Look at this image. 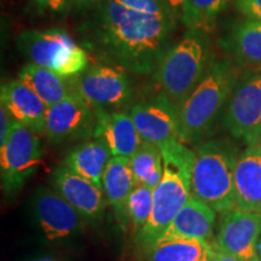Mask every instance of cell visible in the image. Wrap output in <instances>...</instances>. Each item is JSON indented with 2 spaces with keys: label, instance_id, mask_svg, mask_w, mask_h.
<instances>
[{
  "label": "cell",
  "instance_id": "13",
  "mask_svg": "<svg viewBox=\"0 0 261 261\" xmlns=\"http://www.w3.org/2000/svg\"><path fill=\"white\" fill-rule=\"evenodd\" d=\"M261 237V213L240 208L225 213L218 233L215 249L252 261Z\"/></svg>",
  "mask_w": 261,
  "mask_h": 261
},
{
  "label": "cell",
  "instance_id": "37",
  "mask_svg": "<svg viewBox=\"0 0 261 261\" xmlns=\"http://www.w3.org/2000/svg\"><path fill=\"white\" fill-rule=\"evenodd\" d=\"M74 2V0H70V3H73Z\"/></svg>",
  "mask_w": 261,
  "mask_h": 261
},
{
  "label": "cell",
  "instance_id": "20",
  "mask_svg": "<svg viewBox=\"0 0 261 261\" xmlns=\"http://www.w3.org/2000/svg\"><path fill=\"white\" fill-rule=\"evenodd\" d=\"M112 158L108 146L93 138L71 150L64 159L63 165L81 177L102 187L104 171Z\"/></svg>",
  "mask_w": 261,
  "mask_h": 261
},
{
  "label": "cell",
  "instance_id": "16",
  "mask_svg": "<svg viewBox=\"0 0 261 261\" xmlns=\"http://www.w3.org/2000/svg\"><path fill=\"white\" fill-rule=\"evenodd\" d=\"M2 106L11 114L12 119L28 127L37 135L45 133L47 106L44 100L21 80L3 84L0 93Z\"/></svg>",
  "mask_w": 261,
  "mask_h": 261
},
{
  "label": "cell",
  "instance_id": "14",
  "mask_svg": "<svg viewBox=\"0 0 261 261\" xmlns=\"http://www.w3.org/2000/svg\"><path fill=\"white\" fill-rule=\"evenodd\" d=\"M52 180L56 190L87 220L102 217L107 203L102 187L81 177L64 165L55 169Z\"/></svg>",
  "mask_w": 261,
  "mask_h": 261
},
{
  "label": "cell",
  "instance_id": "31",
  "mask_svg": "<svg viewBox=\"0 0 261 261\" xmlns=\"http://www.w3.org/2000/svg\"><path fill=\"white\" fill-rule=\"evenodd\" d=\"M214 249H215V248H214ZM213 261H244V260L240 259V257L233 256V255H230V254L220 252V250H218V249H215Z\"/></svg>",
  "mask_w": 261,
  "mask_h": 261
},
{
  "label": "cell",
  "instance_id": "3",
  "mask_svg": "<svg viewBox=\"0 0 261 261\" xmlns=\"http://www.w3.org/2000/svg\"><path fill=\"white\" fill-rule=\"evenodd\" d=\"M236 151L220 140L204 143L195 151L191 173V196L210 205L217 213L237 208L234 194Z\"/></svg>",
  "mask_w": 261,
  "mask_h": 261
},
{
  "label": "cell",
  "instance_id": "34",
  "mask_svg": "<svg viewBox=\"0 0 261 261\" xmlns=\"http://www.w3.org/2000/svg\"><path fill=\"white\" fill-rule=\"evenodd\" d=\"M252 261H261V260L259 259V256H257V255H255V256H254V257H253V259H252Z\"/></svg>",
  "mask_w": 261,
  "mask_h": 261
},
{
  "label": "cell",
  "instance_id": "25",
  "mask_svg": "<svg viewBox=\"0 0 261 261\" xmlns=\"http://www.w3.org/2000/svg\"><path fill=\"white\" fill-rule=\"evenodd\" d=\"M232 0H185L180 19L190 31L208 32Z\"/></svg>",
  "mask_w": 261,
  "mask_h": 261
},
{
  "label": "cell",
  "instance_id": "30",
  "mask_svg": "<svg viewBox=\"0 0 261 261\" xmlns=\"http://www.w3.org/2000/svg\"><path fill=\"white\" fill-rule=\"evenodd\" d=\"M162 2L165 3V4L167 5L168 8L171 9L179 18H180V12H181L182 5H184L185 0H162Z\"/></svg>",
  "mask_w": 261,
  "mask_h": 261
},
{
  "label": "cell",
  "instance_id": "7",
  "mask_svg": "<svg viewBox=\"0 0 261 261\" xmlns=\"http://www.w3.org/2000/svg\"><path fill=\"white\" fill-rule=\"evenodd\" d=\"M42 159L38 135L17 121L12 125L6 143L0 146V173L3 189L16 191L34 174Z\"/></svg>",
  "mask_w": 261,
  "mask_h": 261
},
{
  "label": "cell",
  "instance_id": "23",
  "mask_svg": "<svg viewBox=\"0 0 261 261\" xmlns=\"http://www.w3.org/2000/svg\"><path fill=\"white\" fill-rule=\"evenodd\" d=\"M228 46L242 63L261 65V21L248 19L237 24L230 35Z\"/></svg>",
  "mask_w": 261,
  "mask_h": 261
},
{
  "label": "cell",
  "instance_id": "17",
  "mask_svg": "<svg viewBox=\"0 0 261 261\" xmlns=\"http://www.w3.org/2000/svg\"><path fill=\"white\" fill-rule=\"evenodd\" d=\"M237 208L261 213V146L249 145L237 159L234 168Z\"/></svg>",
  "mask_w": 261,
  "mask_h": 261
},
{
  "label": "cell",
  "instance_id": "9",
  "mask_svg": "<svg viewBox=\"0 0 261 261\" xmlns=\"http://www.w3.org/2000/svg\"><path fill=\"white\" fill-rule=\"evenodd\" d=\"M225 126L236 139L255 145L261 138V74L243 80L234 89Z\"/></svg>",
  "mask_w": 261,
  "mask_h": 261
},
{
  "label": "cell",
  "instance_id": "24",
  "mask_svg": "<svg viewBox=\"0 0 261 261\" xmlns=\"http://www.w3.org/2000/svg\"><path fill=\"white\" fill-rule=\"evenodd\" d=\"M129 162L137 185L155 189L160 184L163 175V156L158 145L143 142Z\"/></svg>",
  "mask_w": 261,
  "mask_h": 261
},
{
  "label": "cell",
  "instance_id": "5",
  "mask_svg": "<svg viewBox=\"0 0 261 261\" xmlns=\"http://www.w3.org/2000/svg\"><path fill=\"white\" fill-rule=\"evenodd\" d=\"M203 32L190 31L168 48L156 68L155 79L163 96L179 107L207 73L210 47Z\"/></svg>",
  "mask_w": 261,
  "mask_h": 261
},
{
  "label": "cell",
  "instance_id": "11",
  "mask_svg": "<svg viewBox=\"0 0 261 261\" xmlns=\"http://www.w3.org/2000/svg\"><path fill=\"white\" fill-rule=\"evenodd\" d=\"M96 122L93 108L73 92L62 102L47 108L44 135L52 143L87 138L93 137Z\"/></svg>",
  "mask_w": 261,
  "mask_h": 261
},
{
  "label": "cell",
  "instance_id": "1",
  "mask_svg": "<svg viewBox=\"0 0 261 261\" xmlns=\"http://www.w3.org/2000/svg\"><path fill=\"white\" fill-rule=\"evenodd\" d=\"M177 18L162 0H103L92 22L94 45L116 67L150 74L167 52Z\"/></svg>",
  "mask_w": 261,
  "mask_h": 261
},
{
  "label": "cell",
  "instance_id": "4",
  "mask_svg": "<svg viewBox=\"0 0 261 261\" xmlns=\"http://www.w3.org/2000/svg\"><path fill=\"white\" fill-rule=\"evenodd\" d=\"M236 74L228 62H215L190 96L178 107L179 133L182 143L201 139L213 125L232 92Z\"/></svg>",
  "mask_w": 261,
  "mask_h": 261
},
{
  "label": "cell",
  "instance_id": "10",
  "mask_svg": "<svg viewBox=\"0 0 261 261\" xmlns=\"http://www.w3.org/2000/svg\"><path fill=\"white\" fill-rule=\"evenodd\" d=\"M129 115L143 142L158 145L160 149L174 144L180 139L178 107L166 96L137 103Z\"/></svg>",
  "mask_w": 261,
  "mask_h": 261
},
{
  "label": "cell",
  "instance_id": "22",
  "mask_svg": "<svg viewBox=\"0 0 261 261\" xmlns=\"http://www.w3.org/2000/svg\"><path fill=\"white\" fill-rule=\"evenodd\" d=\"M214 247L197 238L160 240L145 253V261H203L213 256Z\"/></svg>",
  "mask_w": 261,
  "mask_h": 261
},
{
  "label": "cell",
  "instance_id": "2",
  "mask_svg": "<svg viewBox=\"0 0 261 261\" xmlns=\"http://www.w3.org/2000/svg\"><path fill=\"white\" fill-rule=\"evenodd\" d=\"M163 175L154 189L152 212L145 227L137 233V243L146 253L167 230L175 215L191 197L192 151L181 140L161 149Z\"/></svg>",
  "mask_w": 261,
  "mask_h": 261
},
{
  "label": "cell",
  "instance_id": "26",
  "mask_svg": "<svg viewBox=\"0 0 261 261\" xmlns=\"http://www.w3.org/2000/svg\"><path fill=\"white\" fill-rule=\"evenodd\" d=\"M152 201H154V189L144 185H137L127 198L125 208L126 217L132 223L137 233L140 232L148 224L152 212Z\"/></svg>",
  "mask_w": 261,
  "mask_h": 261
},
{
  "label": "cell",
  "instance_id": "32",
  "mask_svg": "<svg viewBox=\"0 0 261 261\" xmlns=\"http://www.w3.org/2000/svg\"><path fill=\"white\" fill-rule=\"evenodd\" d=\"M80 4H93V3H102L103 0H77Z\"/></svg>",
  "mask_w": 261,
  "mask_h": 261
},
{
  "label": "cell",
  "instance_id": "29",
  "mask_svg": "<svg viewBox=\"0 0 261 261\" xmlns=\"http://www.w3.org/2000/svg\"><path fill=\"white\" fill-rule=\"evenodd\" d=\"M33 2L38 9L52 12L63 11L71 4L70 0H33Z\"/></svg>",
  "mask_w": 261,
  "mask_h": 261
},
{
  "label": "cell",
  "instance_id": "27",
  "mask_svg": "<svg viewBox=\"0 0 261 261\" xmlns=\"http://www.w3.org/2000/svg\"><path fill=\"white\" fill-rule=\"evenodd\" d=\"M234 4L238 11L249 19L261 21V0H234Z\"/></svg>",
  "mask_w": 261,
  "mask_h": 261
},
{
  "label": "cell",
  "instance_id": "36",
  "mask_svg": "<svg viewBox=\"0 0 261 261\" xmlns=\"http://www.w3.org/2000/svg\"><path fill=\"white\" fill-rule=\"evenodd\" d=\"M257 144H259V145L261 146V138H260V140H259V143H257Z\"/></svg>",
  "mask_w": 261,
  "mask_h": 261
},
{
  "label": "cell",
  "instance_id": "8",
  "mask_svg": "<svg viewBox=\"0 0 261 261\" xmlns=\"http://www.w3.org/2000/svg\"><path fill=\"white\" fill-rule=\"evenodd\" d=\"M73 89L93 109L122 106L132 93L126 70L108 65H93L85 69L75 76Z\"/></svg>",
  "mask_w": 261,
  "mask_h": 261
},
{
  "label": "cell",
  "instance_id": "19",
  "mask_svg": "<svg viewBox=\"0 0 261 261\" xmlns=\"http://www.w3.org/2000/svg\"><path fill=\"white\" fill-rule=\"evenodd\" d=\"M137 187L129 159L113 156L103 174L102 188L107 203L121 217H126V202Z\"/></svg>",
  "mask_w": 261,
  "mask_h": 261
},
{
  "label": "cell",
  "instance_id": "33",
  "mask_svg": "<svg viewBox=\"0 0 261 261\" xmlns=\"http://www.w3.org/2000/svg\"><path fill=\"white\" fill-rule=\"evenodd\" d=\"M33 261H60V260L54 259V257H41V259H35Z\"/></svg>",
  "mask_w": 261,
  "mask_h": 261
},
{
  "label": "cell",
  "instance_id": "28",
  "mask_svg": "<svg viewBox=\"0 0 261 261\" xmlns=\"http://www.w3.org/2000/svg\"><path fill=\"white\" fill-rule=\"evenodd\" d=\"M11 114L4 106L0 108V146H3L8 140L10 132H11L12 125H14L15 119H11Z\"/></svg>",
  "mask_w": 261,
  "mask_h": 261
},
{
  "label": "cell",
  "instance_id": "15",
  "mask_svg": "<svg viewBox=\"0 0 261 261\" xmlns=\"http://www.w3.org/2000/svg\"><path fill=\"white\" fill-rule=\"evenodd\" d=\"M96 112V128L93 138L108 146L113 156L130 159L143 139L129 114L125 112H108L99 108Z\"/></svg>",
  "mask_w": 261,
  "mask_h": 261
},
{
  "label": "cell",
  "instance_id": "12",
  "mask_svg": "<svg viewBox=\"0 0 261 261\" xmlns=\"http://www.w3.org/2000/svg\"><path fill=\"white\" fill-rule=\"evenodd\" d=\"M34 212L42 232L50 241L79 233L87 220L60 192L47 188L40 189L35 195Z\"/></svg>",
  "mask_w": 261,
  "mask_h": 261
},
{
  "label": "cell",
  "instance_id": "18",
  "mask_svg": "<svg viewBox=\"0 0 261 261\" xmlns=\"http://www.w3.org/2000/svg\"><path fill=\"white\" fill-rule=\"evenodd\" d=\"M215 213L210 205L191 196L160 240L197 238L208 241L213 232Z\"/></svg>",
  "mask_w": 261,
  "mask_h": 261
},
{
  "label": "cell",
  "instance_id": "6",
  "mask_svg": "<svg viewBox=\"0 0 261 261\" xmlns=\"http://www.w3.org/2000/svg\"><path fill=\"white\" fill-rule=\"evenodd\" d=\"M18 47L31 63L61 76H76L89 68V55L63 29L27 31L19 34Z\"/></svg>",
  "mask_w": 261,
  "mask_h": 261
},
{
  "label": "cell",
  "instance_id": "21",
  "mask_svg": "<svg viewBox=\"0 0 261 261\" xmlns=\"http://www.w3.org/2000/svg\"><path fill=\"white\" fill-rule=\"evenodd\" d=\"M69 77L61 76L47 68L28 63L18 73V80L27 85L44 100L47 108L62 102L74 92L73 86L67 83Z\"/></svg>",
  "mask_w": 261,
  "mask_h": 261
},
{
  "label": "cell",
  "instance_id": "35",
  "mask_svg": "<svg viewBox=\"0 0 261 261\" xmlns=\"http://www.w3.org/2000/svg\"><path fill=\"white\" fill-rule=\"evenodd\" d=\"M214 252H215V250H214ZM213 256H214V254H213ZM213 256L208 257V259H205V260H203V261H213Z\"/></svg>",
  "mask_w": 261,
  "mask_h": 261
}]
</instances>
